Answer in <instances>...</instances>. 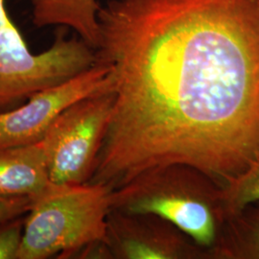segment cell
<instances>
[{"label": "cell", "instance_id": "obj_4", "mask_svg": "<svg viewBox=\"0 0 259 259\" xmlns=\"http://www.w3.org/2000/svg\"><path fill=\"white\" fill-rule=\"evenodd\" d=\"M96 62L93 47L63 33L45 51L32 52L11 19L7 0H0V111L19 107L34 93L82 73Z\"/></svg>", "mask_w": 259, "mask_h": 259}, {"label": "cell", "instance_id": "obj_5", "mask_svg": "<svg viewBox=\"0 0 259 259\" xmlns=\"http://www.w3.org/2000/svg\"><path fill=\"white\" fill-rule=\"evenodd\" d=\"M114 96L100 93L65 110L41 139L51 183L81 185L93 176L111 120Z\"/></svg>", "mask_w": 259, "mask_h": 259}, {"label": "cell", "instance_id": "obj_6", "mask_svg": "<svg viewBox=\"0 0 259 259\" xmlns=\"http://www.w3.org/2000/svg\"><path fill=\"white\" fill-rule=\"evenodd\" d=\"M112 91L111 67L99 61L80 74L38 91L19 107L0 111V148L41 140L54 121L73 104Z\"/></svg>", "mask_w": 259, "mask_h": 259}, {"label": "cell", "instance_id": "obj_13", "mask_svg": "<svg viewBox=\"0 0 259 259\" xmlns=\"http://www.w3.org/2000/svg\"><path fill=\"white\" fill-rule=\"evenodd\" d=\"M32 200L29 198L0 197V225L10 222L29 211Z\"/></svg>", "mask_w": 259, "mask_h": 259}, {"label": "cell", "instance_id": "obj_9", "mask_svg": "<svg viewBox=\"0 0 259 259\" xmlns=\"http://www.w3.org/2000/svg\"><path fill=\"white\" fill-rule=\"evenodd\" d=\"M32 20L38 28H70L88 45L95 48L98 42V0H27Z\"/></svg>", "mask_w": 259, "mask_h": 259}, {"label": "cell", "instance_id": "obj_12", "mask_svg": "<svg viewBox=\"0 0 259 259\" xmlns=\"http://www.w3.org/2000/svg\"><path fill=\"white\" fill-rule=\"evenodd\" d=\"M22 235L23 221L20 219L0 225V259H18Z\"/></svg>", "mask_w": 259, "mask_h": 259}, {"label": "cell", "instance_id": "obj_2", "mask_svg": "<svg viewBox=\"0 0 259 259\" xmlns=\"http://www.w3.org/2000/svg\"><path fill=\"white\" fill-rule=\"evenodd\" d=\"M111 210L163 219L212 258L229 218L223 185L203 171L181 164L153 169L113 190Z\"/></svg>", "mask_w": 259, "mask_h": 259}, {"label": "cell", "instance_id": "obj_3", "mask_svg": "<svg viewBox=\"0 0 259 259\" xmlns=\"http://www.w3.org/2000/svg\"><path fill=\"white\" fill-rule=\"evenodd\" d=\"M112 189L99 183H49L32 200L18 259L67 258L106 243Z\"/></svg>", "mask_w": 259, "mask_h": 259}, {"label": "cell", "instance_id": "obj_7", "mask_svg": "<svg viewBox=\"0 0 259 259\" xmlns=\"http://www.w3.org/2000/svg\"><path fill=\"white\" fill-rule=\"evenodd\" d=\"M106 244L114 258H209L205 250L175 226L148 214L111 210Z\"/></svg>", "mask_w": 259, "mask_h": 259}, {"label": "cell", "instance_id": "obj_1", "mask_svg": "<svg viewBox=\"0 0 259 259\" xmlns=\"http://www.w3.org/2000/svg\"><path fill=\"white\" fill-rule=\"evenodd\" d=\"M111 120L90 183L187 165L226 185L259 156V0H108Z\"/></svg>", "mask_w": 259, "mask_h": 259}, {"label": "cell", "instance_id": "obj_10", "mask_svg": "<svg viewBox=\"0 0 259 259\" xmlns=\"http://www.w3.org/2000/svg\"><path fill=\"white\" fill-rule=\"evenodd\" d=\"M214 258L259 259V202L228 218Z\"/></svg>", "mask_w": 259, "mask_h": 259}, {"label": "cell", "instance_id": "obj_11", "mask_svg": "<svg viewBox=\"0 0 259 259\" xmlns=\"http://www.w3.org/2000/svg\"><path fill=\"white\" fill-rule=\"evenodd\" d=\"M223 199L229 217L246 205L259 202V156L223 185Z\"/></svg>", "mask_w": 259, "mask_h": 259}, {"label": "cell", "instance_id": "obj_8", "mask_svg": "<svg viewBox=\"0 0 259 259\" xmlns=\"http://www.w3.org/2000/svg\"><path fill=\"white\" fill-rule=\"evenodd\" d=\"M49 183L42 140L0 148V197L33 200Z\"/></svg>", "mask_w": 259, "mask_h": 259}]
</instances>
